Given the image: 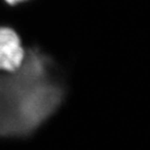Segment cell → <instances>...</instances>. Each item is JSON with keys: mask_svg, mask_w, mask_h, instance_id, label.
Masks as SVG:
<instances>
[{"mask_svg": "<svg viewBox=\"0 0 150 150\" xmlns=\"http://www.w3.org/2000/svg\"><path fill=\"white\" fill-rule=\"evenodd\" d=\"M64 94L51 59L27 50L17 70L0 76V137L31 134L57 110Z\"/></svg>", "mask_w": 150, "mask_h": 150, "instance_id": "obj_1", "label": "cell"}, {"mask_svg": "<svg viewBox=\"0 0 150 150\" xmlns=\"http://www.w3.org/2000/svg\"><path fill=\"white\" fill-rule=\"evenodd\" d=\"M5 1H6V3H8V4L14 5V4L19 3V2H21V1H24V0H5Z\"/></svg>", "mask_w": 150, "mask_h": 150, "instance_id": "obj_3", "label": "cell"}, {"mask_svg": "<svg viewBox=\"0 0 150 150\" xmlns=\"http://www.w3.org/2000/svg\"><path fill=\"white\" fill-rule=\"evenodd\" d=\"M25 52L18 33L12 28L0 26V70H17L23 63Z\"/></svg>", "mask_w": 150, "mask_h": 150, "instance_id": "obj_2", "label": "cell"}]
</instances>
